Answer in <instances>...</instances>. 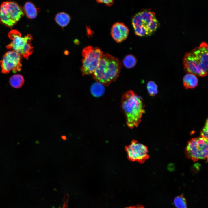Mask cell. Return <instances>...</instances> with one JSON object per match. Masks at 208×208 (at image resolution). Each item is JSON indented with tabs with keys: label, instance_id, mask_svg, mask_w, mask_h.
Segmentation results:
<instances>
[{
	"label": "cell",
	"instance_id": "15",
	"mask_svg": "<svg viewBox=\"0 0 208 208\" xmlns=\"http://www.w3.org/2000/svg\"><path fill=\"white\" fill-rule=\"evenodd\" d=\"M55 19L56 22L60 26L63 27L69 23L70 17L67 14L64 12H61L56 15Z\"/></svg>",
	"mask_w": 208,
	"mask_h": 208
},
{
	"label": "cell",
	"instance_id": "7",
	"mask_svg": "<svg viewBox=\"0 0 208 208\" xmlns=\"http://www.w3.org/2000/svg\"><path fill=\"white\" fill-rule=\"evenodd\" d=\"M208 151V139L200 136L190 140L185 148V153L188 158L194 161L207 160Z\"/></svg>",
	"mask_w": 208,
	"mask_h": 208
},
{
	"label": "cell",
	"instance_id": "1",
	"mask_svg": "<svg viewBox=\"0 0 208 208\" xmlns=\"http://www.w3.org/2000/svg\"><path fill=\"white\" fill-rule=\"evenodd\" d=\"M208 48L207 44L203 42L199 46L185 53L183 63L186 72L200 77L207 75Z\"/></svg>",
	"mask_w": 208,
	"mask_h": 208
},
{
	"label": "cell",
	"instance_id": "3",
	"mask_svg": "<svg viewBox=\"0 0 208 208\" xmlns=\"http://www.w3.org/2000/svg\"><path fill=\"white\" fill-rule=\"evenodd\" d=\"M121 102L127 126L131 129L137 127L145 112L143 99L132 91L129 90L123 94Z\"/></svg>",
	"mask_w": 208,
	"mask_h": 208
},
{
	"label": "cell",
	"instance_id": "16",
	"mask_svg": "<svg viewBox=\"0 0 208 208\" xmlns=\"http://www.w3.org/2000/svg\"><path fill=\"white\" fill-rule=\"evenodd\" d=\"M137 62L135 57L132 55L129 54L125 57L123 60V64L126 68L130 69L135 66Z\"/></svg>",
	"mask_w": 208,
	"mask_h": 208
},
{
	"label": "cell",
	"instance_id": "17",
	"mask_svg": "<svg viewBox=\"0 0 208 208\" xmlns=\"http://www.w3.org/2000/svg\"><path fill=\"white\" fill-rule=\"evenodd\" d=\"M174 203L177 208H187L186 200L182 195L176 197L174 200Z\"/></svg>",
	"mask_w": 208,
	"mask_h": 208
},
{
	"label": "cell",
	"instance_id": "20",
	"mask_svg": "<svg viewBox=\"0 0 208 208\" xmlns=\"http://www.w3.org/2000/svg\"><path fill=\"white\" fill-rule=\"evenodd\" d=\"M99 3H103L106 5L109 6L113 4L114 0H96Z\"/></svg>",
	"mask_w": 208,
	"mask_h": 208
},
{
	"label": "cell",
	"instance_id": "21",
	"mask_svg": "<svg viewBox=\"0 0 208 208\" xmlns=\"http://www.w3.org/2000/svg\"><path fill=\"white\" fill-rule=\"evenodd\" d=\"M126 208H144L142 205H138L135 206H130Z\"/></svg>",
	"mask_w": 208,
	"mask_h": 208
},
{
	"label": "cell",
	"instance_id": "9",
	"mask_svg": "<svg viewBox=\"0 0 208 208\" xmlns=\"http://www.w3.org/2000/svg\"><path fill=\"white\" fill-rule=\"evenodd\" d=\"M125 150L128 159L131 161L143 163L149 158L147 147L136 140H133Z\"/></svg>",
	"mask_w": 208,
	"mask_h": 208
},
{
	"label": "cell",
	"instance_id": "2",
	"mask_svg": "<svg viewBox=\"0 0 208 208\" xmlns=\"http://www.w3.org/2000/svg\"><path fill=\"white\" fill-rule=\"evenodd\" d=\"M122 67L121 61L109 54H103L93 73L92 77L96 81L108 86L119 76Z\"/></svg>",
	"mask_w": 208,
	"mask_h": 208
},
{
	"label": "cell",
	"instance_id": "13",
	"mask_svg": "<svg viewBox=\"0 0 208 208\" xmlns=\"http://www.w3.org/2000/svg\"><path fill=\"white\" fill-rule=\"evenodd\" d=\"M104 85L96 81L93 83L90 87V91L92 94L95 97L102 96L105 92Z\"/></svg>",
	"mask_w": 208,
	"mask_h": 208
},
{
	"label": "cell",
	"instance_id": "5",
	"mask_svg": "<svg viewBox=\"0 0 208 208\" xmlns=\"http://www.w3.org/2000/svg\"><path fill=\"white\" fill-rule=\"evenodd\" d=\"M24 15L23 8L14 1H5L0 6V22L7 26L14 25Z\"/></svg>",
	"mask_w": 208,
	"mask_h": 208
},
{
	"label": "cell",
	"instance_id": "8",
	"mask_svg": "<svg viewBox=\"0 0 208 208\" xmlns=\"http://www.w3.org/2000/svg\"><path fill=\"white\" fill-rule=\"evenodd\" d=\"M21 56L14 51H8L3 56L0 61L1 73L7 74L12 70L14 73L20 71L22 65Z\"/></svg>",
	"mask_w": 208,
	"mask_h": 208
},
{
	"label": "cell",
	"instance_id": "11",
	"mask_svg": "<svg viewBox=\"0 0 208 208\" xmlns=\"http://www.w3.org/2000/svg\"><path fill=\"white\" fill-rule=\"evenodd\" d=\"M183 83L185 88H193L197 86L198 80L196 75L192 73H187L183 78Z\"/></svg>",
	"mask_w": 208,
	"mask_h": 208
},
{
	"label": "cell",
	"instance_id": "6",
	"mask_svg": "<svg viewBox=\"0 0 208 208\" xmlns=\"http://www.w3.org/2000/svg\"><path fill=\"white\" fill-rule=\"evenodd\" d=\"M103 54L99 48L90 46L84 48L82 51L83 57L81 70L83 75L92 74L96 69Z\"/></svg>",
	"mask_w": 208,
	"mask_h": 208
},
{
	"label": "cell",
	"instance_id": "4",
	"mask_svg": "<svg viewBox=\"0 0 208 208\" xmlns=\"http://www.w3.org/2000/svg\"><path fill=\"white\" fill-rule=\"evenodd\" d=\"M8 36L12 41L6 46L7 48L13 50L21 56L28 59L33 51L31 43L33 39L32 35L28 34L22 37L19 31L12 30L9 32Z\"/></svg>",
	"mask_w": 208,
	"mask_h": 208
},
{
	"label": "cell",
	"instance_id": "12",
	"mask_svg": "<svg viewBox=\"0 0 208 208\" xmlns=\"http://www.w3.org/2000/svg\"><path fill=\"white\" fill-rule=\"evenodd\" d=\"M23 9L24 13L28 18L33 19L37 16L38 12V9L31 2H26L24 4Z\"/></svg>",
	"mask_w": 208,
	"mask_h": 208
},
{
	"label": "cell",
	"instance_id": "14",
	"mask_svg": "<svg viewBox=\"0 0 208 208\" xmlns=\"http://www.w3.org/2000/svg\"><path fill=\"white\" fill-rule=\"evenodd\" d=\"M9 81L10 84L12 87L18 89L20 88L23 85L25 80L23 76L17 74L11 76Z\"/></svg>",
	"mask_w": 208,
	"mask_h": 208
},
{
	"label": "cell",
	"instance_id": "10",
	"mask_svg": "<svg viewBox=\"0 0 208 208\" xmlns=\"http://www.w3.org/2000/svg\"><path fill=\"white\" fill-rule=\"evenodd\" d=\"M129 33L128 28L122 23H115L111 29V36L113 39L118 43L121 42L126 39Z\"/></svg>",
	"mask_w": 208,
	"mask_h": 208
},
{
	"label": "cell",
	"instance_id": "19",
	"mask_svg": "<svg viewBox=\"0 0 208 208\" xmlns=\"http://www.w3.org/2000/svg\"><path fill=\"white\" fill-rule=\"evenodd\" d=\"M208 119L206 120L205 124L200 132L201 136L208 139Z\"/></svg>",
	"mask_w": 208,
	"mask_h": 208
},
{
	"label": "cell",
	"instance_id": "18",
	"mask_svg": "<svg viewBox=\"0 0 208 208\" xmlns=\"http://www.w3.org/2000/svg\"><path fill=\"white\" fill-rule=\"evenodd\" d=\"M147 87L148 92L151 96H154L157 93V86L154 81H149L147 83Z\"/></svg>",
	"mask_w": 208,
	"mask_h": 208
}]
</instances>
